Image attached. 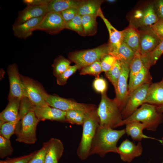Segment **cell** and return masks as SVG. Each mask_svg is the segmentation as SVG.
<instances>
[{
    "mask_svg": "<svg viewBox=\"0 0 163 163\" xmlns=\"http://www.w3.org/2000/svg\"><path fill=\"white\" fill-rule=\"evenodd\" d=\"M125 133V129L115 130L99 125L91 144L90 155L97 154L103 157L109 152L117 153V143Z\"/></svg>",
    "mask_w": 163,
    "mask_h": 163,
    "instance_id": "obj_1",
    "label": "cell"
},
{
    "mask_svg": "<svg viewBox=\"0 0 163 163\" xmlns=\"http://www.w3.org/2000/svg\"><path fill=\"white\" fill-rule=\"evenodd\" d=\"M99 125L113 129L119 127L123 120L122 111L114 98H110L106 92L101 94V101L97 109Z\"/></svg>",
    "mask_w": 163,
    "mask_h": 163,
    "instance_id": "obj_2",
    "label": "cell"
},
{
    "mask_svg": "<svg viewBox=\"0 0 163 163\" xmlns=\"http://www.w3.org/2000/svg\"><path fill=\"white\" fill-rule=\"evenodd\" d=\"M157 106L145 103L137 109L132 114L123 120L119 127L132 122H139L146 126V129L152 131L156 130L163 121L162 113H158Z\"/></svg>",
    "mask_w": 163,
    "mask_h": 163,
    "instance_id": "obj_3",
    "label": "cell"
},
{
    "mask_svg": "<svg viewBox=\"0 0 163 163\" xmlns=\"http://www.w3.org/2000/svg\"><path fill=\"white\" fill-rule=\"evenodd\" d=\"M97 109L87 113L82 125V136L77 150L78 155L82 159H86L90 155L91 144L99 126Z\"/></svg>",
    "mask_w": 163,
    "mask_h": 163,
    "instance_id": "obj_4",
    "label": "cell"
},
{
    "mask_svg": "<svg viewBox=\"0 0 163 163\" xmlns=\"http://www.w3.org/2000/svg\"><path fill=\"white\" fill-rule=\"evenodd\" d=\"M39 121L34 111L27 114L18 123L14 134L18 142L31 144L35 143L37 138L36 129Z\"/></svg>",
    "mask_w": 163,
    "mask_h": 163,
    "instance_id": "obj_5",
    "label": "cell"
},
{
    "mask_svg": "<svg viewBox=\"0 0 163 163\" xmlns=\"http://www.w3.org/2000/svg\"><path fill=\"white\" fill-rule=\"evenodd\" d=\"M109 54L108 45H103L92 49L70 52L69 60L74 62L78 69L101 60L104 56Z\"/></svg>",
    "mask_w": 163,
    "mask_h": 163,
    "instance_id": "obj_6",
    "label": "cell"
},
{
    "mask_svg": "<svg viewBox=\"0 0 163 163\" xmlns=\"http://www.w3.org/2000/svg\"><path fill=\"white\" fill-rule=\"evenodd\" d=\"M44 99L46 102L50 106L65 111L76 110L88 113L97 108L94 104L79 103L57 95L48 94L45 95Z\"/></svg>",
    "mask_w": 163,
    "mask_h": 163,
    "instance_id": "obj_7",
    "label": "cell"
},
{
    "mask_svg": "<svg viewBox=\"0 0 163 163\" xmlns=\"http://www.w3.org/2000/svg\"><path fill=\"white\" fill-rule=\"evenodd\" d=\"M25 96L35 106L46 103L44 97L47 94L40 84L33 79L20 75Z\"/></svg>",
    "mask_w": 163,
    "mask_h": 163,
    "instance_id": "obj_8",
    "label": "cell"
},
{
    "mask_svg": "<svg viewBox=\"0 0 163 163\" xmlns=\"http://www.w3.org/2000/svg\"><path fill=\"white\" fill-rule=\"evenodd\" d=\"M151 84L143 85L133 90L129 94L126 104L122 111L123 120L132 114L138 107L144 104L148 88Z\"/></svg>",
    "mask_w": 163,
    "mask_h": 163,
    "instance_id": "obj_9",
    "label": "cell"
},
{
    "mask_svg": "<svg viewBox=\"0 0 163 163\" xmlns=\"http://www.w3.org/2000/svg\"><path fill=\"white\" fill-rule=\"evenodd\" d=\"M66 22L59 12H48L37 28L46 33L54 34L66 28Z\"/></svg>",
    "mask_w": 163,
    "mask_h": 163,
    "instance_id": "obj_10",
    "label": "cell"
},
{
    "mask_svg": "<svg viewBox=\"0 0 163 163\" xmlns=\"http://www.w3.org/2000/svg\"><path fill=\"white\" fill-rule=\"evenodd\" d=\"M121 64V72L116 88L115 89L116 94L115 98L122 111L126 104L129 95L128 79L129 75L130 66L122 63Z\"/></svg>",
    "mask_w": 163,
    "mask_h": 163,
    "instance_id": "obj_11",
    "label": "cell"
},
{
    "mask_svg": "<svg viewBox=\"0 0 163 163\" xmlns=\"http://www.w3.org/2000/svg\"><path fill=\"white\" fill-rule=\"evenodd\" d=\"M7 72L10 84L8 99L14 98L21 99L25 97L17 64L14 63L9 65L7 68Z\"/></svg>",
    "mask_w": 163,
    "mask_h": 163,
    "instance_id": "obj_12",
    "label": "cell"
},
{
    "mask_svg": "<svg viewBox=\"0 0 163 163\" xmlns=\"http://www.w3.org/2000/svg\"><path fill=\"white\" fill-rule=\"evenodd\" d=\"M148 27L139 30L140 37L139 52L142 58L152 51L161 41Z\"/></svg>",
    "mask_w": 163,
    "mask_h": 163,
    "instance_id": "obj_13",
    "label": "cell"
},
{
    "mask_svg": "<svg viewBox=\"0 0 163 163\" xmlns=\"http://www.w3.org/2000/svg\"><path fill=\"white\" fill-rule=\"evenodd\" d=\"M143 148L142 143L139 142L136 144L128 139L123 140L117 147V153L123 161L130 163L135 158L141 156Z\"/></svg>",
    "mask_w": 163,
    "mask_h": 163,
    "instance_id": "obj_14",
    "label": "cell"
},
{
    "mask_svg": "<svg viewBox=\"0 0 163 163\" xmlns=\"http://www.w3.org/2000/svg\"><path fill=\"white\" fill-rule=\"evenodd\" d=\"M158 20L155 12L154 3L150 4L142 10L138 11L134 16L130 24L137 28L149 27Z\"/></svg>",
    "mask_w": 163,
    "mask_h": 163,
    "instance_id": "obj_15",
    "label": "cell"
},
{
    "mask_svg": "<svg viewBox=\"0 0 163 163\" xmlns=\"http://www.w3.org/2000/svg\"><path fill=\"white\" fill-rule=\"evenodd\" d=\"M34 112L39 121L48 120L66 122V111L51 107L46 103L35 106Z\"/></svg>",
    "mask_w": 163,
    "mask_h": 163,
    "instance_id": "obj_16",
    "label": "cell"
},
{
    "mask_svg": "<svg viewBox=\"0 0 163 163\" xmlns=\"http://www.w3.org/2000/svg\"><path fill=\"white\" fill-rule=\"evenodd\" d=\"M48 12L47 6L27 5L18 12V16L13 26L21 24L34 18L44 16Z\"/></svg>",
    "mask_w": 163,
    "mask_h": 163,
    "instance_id": "obj_17",
    "label": "cell"
},
{
    "mask_svg": "<svg viewBox=\"0 0 163 163\" xmlns=\"http://www.w3.org/2000/svg\"><path fill=\"white\" fill-rule=\"evenodd\" d=\"M105 24L109 34V41L108 44L109 54L112 55L118 50L122 42L121 31H119L114 27L104 17L100 8L98 13Z\"/></svg>",
    "mask_w": 163,
    "mask_h": 163,
    "instance_id": "obj_18",
    "label": "cell"
},
{
    "mask_svg": "<svg viewBox=\"0 0 163 163\" xmlns=\"http://www.w3.org/2000/svg\"><path fill=\"white\" fill-rule=\"evenodd\" d=\"M44 143L46 149L44 163H58L64 150L62 141L58 139L52 138Z\"/></svg>",
    "mask_w": 163,
    "mask_h": 163,
    "instance_id": "obj_19",
    "label": "cell"
},
{
    "mask_svg": "<svg viewBox=\"0 0 163 163\" xmlns=\"http://www.w3.org/2000/svg\"><path fill=\"white\" fill-rule=\"evenodd\" d=\"M44 16L31 19L18 25H12L14 35L18 38L24 39L30 37L33 34V32L36 30L37 27Z\"/></svg>",
    "mask_w": 163,
    "mask_h": 163,
    "instance_id": "obj_20",
    "label": "cell"
},
{
    "mask_svg": "<svg viewBox=\"0 0 163 163\" xmlns=\"http://www.w3.org/2000/svg\"><path fill=\"white\" fill-rule=\"evenodd\" d=\"M8 100L7 106L0 113V127L7 122L20 120L19 113L21 99L14 98Z\"/></svg>",
    "mask_w": 163,
    "mask_h": 163,
    "instance_id": "obj_21",
    "label": "cell"
},
{
    "mask_svg": "<svg viewBox=\"0 0 163 163\" xmlns=\"http://www.w3.org/2000/svg\"><path fill=\"white\" fill-rule=\"evenodd\" d=\"M121 31L122 42L135 53L139 52L140 37L139 30L130 23L126 28Z\"/></svg>",
    "mask_w": 163,
    "mask_h": 163,
    "instance_id": "obj_22",
    "label": "cell"
},
{
    "mask_svg": "<svg viewBox=\"0 0 163 163\" xmlns=\"http://www.w3.org/2000/svg\"><path fill=\"white\" fill-rule=\"evenodd\" d=\"M144 103L157 106L163 104V83L160 82L150 85Z\"/></svg>",
    "mask_w": 163,
    "mask_h": 163,
    "instance_id": "obj_23",
    "label": "cell"
},
{
    "mask_svg": "<svg viewBox=\"0 0 163 163\" xmlns=\"http://www.w3.org/2000/svg\"><path fill=\"white\" fill-rule=\"evenodd\" d=\"M126 133L134 141H141L143 139L156 140L155 138L143 134V130L146 129L145 124L139 122L134 121L129 123L126 125Z\"/></svg>",
    "mask_w": 163,
    "mask_h": 163,
    "instance_id": "obj_24",
    "label": "cell"
},
{
    "mask_svg": "<svg viewBox=\"0 0 163 163\" xmlns=\"http://www.w3.org/2000/svg\"><path fill=\"white\" fill-rule=\"evenodd\" d=\"M83 0H50L47 5L48 12H60L67 9L78 8Z\"/></svg>",
    "mask_w": 163,
    "mask_h": 163,
    "instance_id": "obj_25",
    "label": "cell"
},
{
    "mask_svg": "<svg viewBox=\"0 0 163 163\" xmlns=\"http://www.w3.org/2000/svg\"><path fill=\"white\" fill-rule=\"evenodd\" d=\"M103 0H83L78 8V14L81 16L91 15L98 16V13L101 8Z\"/></svg>",
    "mask_w": 163,
    "mask_h": 163,
    "instance_id": "obj_26",
    "label": "cell"
},
{
    "mask_svg": "<svg viewBox=\"0 0 163 163\" xmlns=\"http://www.w3.org/2000/svg\"><path fill=\"white\" fill-rule=\"evenodd\" d=\"M150 67L143 64V65L136 75L129 91V94L135 89L144 84H151L152 78L149 71Z\"/></svg>",
    "mask_w": 163,
    "mask_h": 163,
    "instance_id": "obj_27",
    "label": "cell"
},
{
    "mask_svg": "<svg viewBox=\"0 0 163 163\" xmlns=\"http://www.w3.org/2000/svg\"><path fill=\"white\" fill-rule=\"evenodd\" d=\"M135 53L128 46L122 42L118 50L111 55L122 63L130 66Z\"/></svg>",
    "mask_w": 163,
    "mask_h": 163,
    "instance_id": "obj_28",
    "label": "cell"
},
{
    "mask_svg": "<svg viewBox=\"0 0 163 163\" xmlns=\"http://www.w3.org/2000/svg\"><path fill=\"white\" fill-rule=\"evenodd\" d=\"M97 16L91 15L82 16V26L85 36L94 35L97 31Z\"/></svg>",
    "mask_w": 163,
    "mask_h": 163,
    "instance_id": "obj_29",
    "label": "cell"
},
{
    "mask_svg": "<svg viewBox=\"0 0 163 163\" xmlns=\"http://www.w3.org/2000/svg\"><path fill=\"white\" fill-rule=\"evenodd\" d=\"M143 65V62L139 52L136 53L130 65L129 90L131 87L135 78L141 70Z\"/></svg>",
    "mask_w": 163,
    "mask_h": 163,
    "instance_id": "obj_30",
    "label": "cell"
},
{
    "mask_svg": "<svg viewBox=\"0 0 163 163\" xmlns=\"http://www.w3.org/2000/svg\"><path fill=\"white\" fill-rule=\"evenodd\" d=\"M87 113L76 110L67 111L66 114V122L73 124L82 126Z\"/></svg>",
    "mask_w": 163,
    "mask_h": 163,
    "instance_id": "obj_31",
    "label": "cell"
},
{
    "mask_svg": "<svg viewBox=\"0 0 163 163\" xmlns=\"http://www.w3.org/2000/svg\"><path fill=\"white\" fill-rule=\"evenodd\" d=\"M163 54V40L157 47L145 57L142 58L143 64L150 67L154 65Z\"/></svg>",
    "mask_w": 163,
    "mask_h": 163,
    "instance_id": "obj_32",
    "label": "cell"
},
{
    "mask_svg": "<svg viewBox=\"0 0 163 163\" xmlns=\"http://www.w3.org/2000/svg\"><path fill=\"white\" fill-rule=\"evenodd\" d=\"M122 69V64L118 59L108 71L105 72L106 77L111 82L114 89L117 87V82L120 75Z\"/></svg>",
    "mask_w": 163,
    "mask_h": 163,
    "instance_id": "obj_33",
    "label": "cell"
},
{
    "mask_svg": "<svg viewBox=\"0 0 163 163\" xmlns=\"http://www.w3.org/2000/svg\"><path fill=\"white\" fill-rule=\"evenodd\" d=\"M71 61L61 56L56 58L52 65L53 72L56 77L65 71L70 66Z\"/></svg>",
    "mask_w": 163,
    "mask_h": 163,
    "instance_id": "obj_34",
    "label": "cell"
},
{
    "mask_svg": "<svg viewBox=\"0 0 163 163\" xmlns=\"http://www.w3.org/2000/svg\"><path fill=\"white\" fill-rule=\"evenodd\" d=\"M102 72L101 60H99L82 68L80 71V74L90 75L96 78L99 77L100 74Z\"/></svg>",
    "mask_w": 163,
    "mask_h": 163,
    "instance_id": "obj_35",
    "label": "cell"
},
{
    "mask_svg": "<svg viewBox=\"0 0 163 163\" xmlns=\"http://www.w3.org/2000/svg\"><path fill=\"white\" fill-rule=\"evenodd\" d=\"M66 28L74 30L81 36H85L82 21V16L77 14L72 19L66 23Z\"/></svg>",
    "mask_w": 163,
    "mask_h": 163,
    "instance_id": "obj_36",
    "label": "cell"
},
{
    "mask_svg": "<svg viewBox=\"0 0 163 163\" xmlns=\"http://www.w3.org/2000/svg\"><path fill=\"white\" fill-rule=\"evenodd\" d=\"M20 120L7 122L0 127V135L10 140L11 136L15 133L16 126Z\"/></svg>",
    "mask_w": 163,
    "mask_h": 163,
    "instance_id": "obj_37",
    "label": "cell"
},
{
    "mask_svg": "<svg viewBox=\"0 0 163 163\" xmlns=\"http://www.w3.org/2000/svg\"><path fill=\"white\" fill-rule=\"evenodd\" d=\"M35 106L27 97H24L21 99L19 113L20 120L29 112L34 111Z\"/></svg>",
    "mask_w": 163,
    "mask_h": 163,
    "instance_id": "obj_38",
    "label": "cell"
},
{
    "mask_svg": "<svg viewBox=\"0 0 163 163\" xmlns=\"http://www.w3.org/2000/svg\"><path fill=\"white\" fill-rule=\"evenodd\" d=\"M14 150L10 140L0 135V157L3 158L11 155Z\"/></svg>",
    "mask_w": 163,
    "mask_h": 163,
    "instance_id": "obj_39",
    "label": "cell"
},
{
    "mask_svg": "<svg viewBox=\"0 0 163 163\" xmlns=\"http://www.w3.org/2000/svg\"><path fill=\"white\" fill-rule=\"evenodd\" d=\"M78 69V68L76 65L70 66L65 71L56 77L57 84L60 85L66 84L68 78Z\"/></svg>",
    "mask_w": 163,
    "mask_h": 163,
    "instance_id": "obj_40",
    "label": "cell"
},
{
    "mask_svg": "<svg viewBox=\"0 0 163 163\" xmlns=\"http://www.w3.org/2000/svg\"><path fill=\"white\" fill-rule=\"evenodd\" d=\"M117 60L115 57L109 54L104 56L101 60L103 72H106L109 71Z\"/></svg>",
    "mask_w": 163,
    "mask_h": 163,
    "instance_id": "obj_41",
    "label": "cell"
},
{
    "mask_svg": "<svg viewBox=\"0 0 163 163\" xmlns=\"http://www.w3.org/2000/svg\"><path fill=\"white\" fill-rule=\"evenodd\" d=\"M93 86L95 90L101 94L107 92V83L106 80L102 77H96L93 81Z\"/></svg>",
    "mask_w": 163,
    "mask_h": 163,
    "instance_id": "obj_42",
    "label": "cell"
},
{
    "mask_svg": "<svg viewBox=\"0 0 163 163\" xmlns=\"http://www.w3.org/2000/svg\"><path fill=\"white\" fill-rule=\"evenodd\" d=\"M46 152V147L44 143L41 149L37 152L29 163H44Z\"/></svg>",
    "mask_w": 163,
    "mask_h": 163,
    "instance_id": "obj_43",
    "label": "cell"
},
{
    "mask_svg": "<svg viewBox=\"0 0 163 163\" xmlns=\"http://www.w3.org/2000/svg\"><path fill=\"white\" fill-rule=\"evenodd\" d=\"M149 27L160 39L161 40H163V19L158 20Z\"/></svg>",
    "mask_w": 163,
    "mask_h": 163,
    "instance_id": "obj_44",
    "label": "cell"
},
{
    "mask_svg": "<svg viewBox=\"0 0 163 163\" xmlns=\"http://www.w3.org/2000/svg\"><path fill=\"white\" fill-rule=\"evenodd\" d=\"M59 13L66 23L71 20L78 14V10L77 8H71Z\"/></svg>",
    "mask_w": 163,
    "mask_h": 163,
    "instance_id": "obj_45",
    "label": "cell"
},
{
    "mask_svg": "<svg viewBox=\"0 0 163 163\" xmlns=\"http://www.w3.org/2000/svg\"><path fill=\"white\" fill-rule=\"evenodd\" d=\"M37 152L22 157L10 159L5 161H1L0 163H29Z\"/></svg>",
    "mask_w": 163,
    "mask_h": 163,
    "instance_id": "obj_46",
    "label": "cell"
},
{
    "mask_svg": "<svg viewBox=\"0 0 163 163\" xmlns=\"http://www.w3.org/2000/svg\"><path fill=\"white\" fill-rule=\"evenodd\" d=\"M154 9L158 20L163 19V0L157 1L154 3Z\"/></svg>",
    "mask_w": 163,
    "mask_h": 163,
    "instance_id": "obj_47",
    "label": "cell"
},
{
    "mask_svg": "<svg viewBox=\"0 0 163 163\" xmlns=\"http://www.w3.org/2000/svg\"><path fill=\"white\" fill-rule=\"evenodd\" d=\"M50 0H24L23 2L27 5L47 6Z\"/></svg>",
    "mask_w": 163,
    "mask_h": 163,
    "instance_id": "obj_48",
    "label": "cell"
},
{
    "mask_svg": "<svg viewBox=\"0 0 163 163\" xmlns=\"http://www.w3.org/2000/svg\"><path fill=\"white\" fill-rule=\"evenodd\" d=\"M156 109L158 113H163V104L161 105L157 106Z\"/></svg>",
    "mask_w": 163,
    "mask_h": 163,
    "instance_id": "obj_49",
    "label": "cell"
},
{
    "mask_svg": "<svg viewBox=\"0 0 163 163\" xmlns=\"http://www.w3.org/2000/svg\"><path fill=\"white\" fill-rule=\"evenodd\" d=\"M107 2H110V3H112L113 2H115L116 0H107Z\"/></svg>",
    "mask_w": 163,
    "mask_h": 163,
    "instance_id": "obj_50",
    "label": "cell"
},
{
    "mask_svg": "<svg viewBox=\"0 0 163 163\" xmlns=\"http://www.w3.org/2000/svg\"><path fill=\"white\" fill-rule=\"evenodd\" d=\"M161 82H162V83H163V78L162 80H161Z\"/></svg>",
    "mask_w": 163,
    "mask_h": 163,
    "instance_id": "obj_51",
    "label": "cell"
},
{
    "mask_svg": "<svg viewBox=\"0 0 163 163\" xmlns=\"http://www.w3.org/2000/svg\"><path fill=\"white\" fill-rule=\"evenodd\" d=\"M161 140L162 141V142H163V137L161 138Z\"/></svg>",
    "mask_w": 163,
    "mask_h": 163,
    "instance_id": "obj_52",
    "label": "cell"
},
{
    "mask_svg": "<svg viewBox=\"0 0 163 163\" xmlns=\"http://www.w3.org/2000/svg\"><path fill=\"white\" fill-rule=\"evenodd\" d=\"M147 163H150V162H148ZM162 163H163V162H162Z\"/></svg>",
    "mask_w": 163,
    "mask_h": 163,
    "instance_id": "obj_53",
    "label": "cell"
}]
</instances>
